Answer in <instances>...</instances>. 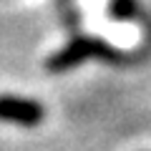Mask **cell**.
<instances>
[{
  "label": "cell",
  "instance_id": "cell-1",
  "mask_svg": "<svg viewBox=\"0 0 151 151\" xmlns=\"http://www.w3.org/2000/svg\"><path fill=\"white\" fill-rule=\"evenodd\" d=\"M88 58H101V60H108V63H116L121 60V53L113 45H108L106 40H98V38H88V35H81V38H73L68 45H63L60 50H55L45 65H48L50 73H63V70H70L76 68L78 63Z\"/></svg>",
  "mask_w": 151,
  "mask_h": 151
},
{
  "label": "cell",
  "instance_id": "cell-2",
  "mask_svg": "<svg viewBox=\"0 0 151 151\" xmlns=\"http://www.w3.org/2000/svg\"><path fill=\"white\" fill-rule=\"evenodd\" d=\"M45 119V111L38 101L20 96H0V121L18 126H38Z\"/></svg>",
  "mask_w": 151,
  "mask_h": 151
},
{
  "label": "cell",
  "instance_id": "cell-3",
  "mask_svg": "<svg viewBox=\"0 0 151 151\" xmlns=\"http://www.w3.org/2000/svg\"><path fill=\"white\" fill-rule=\"evenodd\" d=\"M136 15V3L134 0H113L111 3V18L116 20H129Z\"/></svg>",
  "mask_w": 151,
  "mask_h": 151
}]
</instances>
